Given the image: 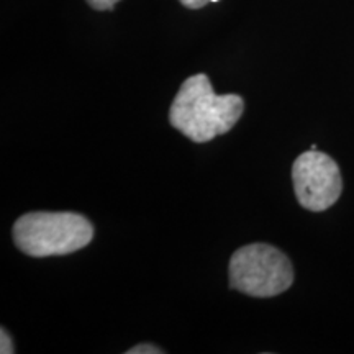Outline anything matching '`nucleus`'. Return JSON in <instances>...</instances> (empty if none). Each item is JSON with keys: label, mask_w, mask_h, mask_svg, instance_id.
I'll return each mask as SVG.
<instances>
[{"label": "nucleus", "mask_w": 354, "mask_h": 354, "mask_svg": "<svg viewBox=\"0 0 354 354\" xmlns=\"http://www.w3.org/2000/svg\"><path fill=\"white\" fill-rule=\"evenodd\" d=\"M245 102L240 95L215 94L205 74L185 79L174 97L171 110V125L196 143L225 135L240 120Z\"/></svg>", "instance_id": "obj_1"}, {"label": "nucleus", "mask_w": 354, "mask_h": 354, "mask_svg": "<svg viewBox=\"0 0 354 354\" xmlns=\"http://www.w3.org/2000/svg\"><path fill=\"white\" fill-rule=\"evenodd\" d=\"M94 238V227L74 212H32L13 225V241L33 258L64 256L82 250Z\"/></svg>", "instance_id": "obj_2"}, {"label": "nucleus", "mask_w": 354, "mask_h": 354, "mask_svg": "<svg viewBox=\"0 0 354 354\" xmlns=\"http://www.w3.org/2000/svg\"><path fill=\"white\" fill-rule=\"evenodd\" d=\"M230 287L250 297H276L294 282L290 259L266 243H253L234 251L228 266Z\"/></svg>", "instance_id": "obj_3"}, {"label": "nucleus", "mask_w": 354, "mask_h": 354, "mask_svg": "<svg viewBox=\"0 0 354 354\" xmlns=\"http://www.w3.org/2000/svg\"><path fill=\"white\" fill-rule=\"evenodd\" d=\"M292 183L299 203L310 212L330 209L343 190L342 172L335 159L313 149L295 159Z\"/></svg>", "instance_id": "obj_4"}, {"label": "nucleus", "mask_w": 354, "mask_h": 354, "mask_svg": "<svg viewBox=\"0 0 354 354\" xmlns=\"http://www.w3.org/2000/svg\"><path fill=\"white\" fill-rule=\"evenodd\" d=\"M127 354H162V349L154 346V344L143 343V344H136V346L128 349Z\"/></svg>", "instance_id": "obj_5"}, {"label": "nucleus", "mask_w": 354, "mask_h": 354, "mask_svg": "<svg viewBox=\"0 0 354 354\" xmlns=\"http://www.w3.org/2000/svg\"><path fill=\"white\" fill-rule=\"evenodd\" d=\"M0 353L2 354L15 353V349H13V343L10 339V335L7 333L6 328L0 330Z\"/></svg>", "instance_id": "obj_6"}, {"label": "nucleus", "mask_w": 354, "mask_h": 354, "mask_svg": "<svg viewBox=\"0 0 354 354\" xmlns=\"http://www.w3.org/2000/svg\"><path fill=\"white\" fill-rule=\"evenodd\" d=\"M120 0H87V3L95 10H110Z\"/></svg>", "instance_id": "obj_7"}, {"label": "nucleus", "mask_w": 354, "mask_h": 354, "mask_svg": "<svg viewBox=\"0 0 354 354\" xmlns=\"http://www.w3.org/2000/svg\"><path fill=\"white\" fill-rule=\"evenodd\" d=\"M179 2L187 8H202L210 3V0H179Z\"/></svg>", "instance_id": "obj_8"}, {"label": "nucleus", "mask_w": 354, "mask_h": 354, "mask_svg": "<svg viewBox=\"0 0 354 354\" xmlns=\"http://www.w3.org/2000/svg\"><path fill=\"white\" fill-rule=\"evenodd\" d=\"M210 2H218V0H210Z\"/></svg>", "instance_id": "obj_9"}]
</instances>
